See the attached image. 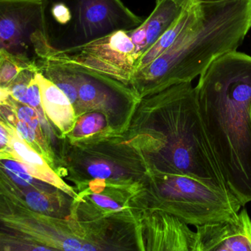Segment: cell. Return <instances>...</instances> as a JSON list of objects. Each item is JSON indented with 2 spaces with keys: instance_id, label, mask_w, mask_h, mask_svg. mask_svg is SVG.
<instances>
[{
  "instance_id": "1",
  "label": "cell",
  "mask_w": 251,
  "mask_h": 251,
  "mask_svg": "<svg viewBox=\"0 0 251 251\" xmlns=\"http://www.w3.org/2000/svg\"><path fill=\"white\" fill-rule=\"evenodd\" d=\"M196 88L202 123L230 193L251 202V56L232 51L213 61Z\"/></svg>"
},
{
  "instance_id": "2",
  "label": "cell",
  "mask_w": 251,
  "mask_h": 251,
  "mask_svg": "<svg viewBox=\"0 0 251 251\" xmlns=\"http://www.w3.org/2000/svg\"><path fill=\"white\" fill-rule=\"evenodd\" d=\"M251 29V0L200 3L195 23L152 62L133 73L130 83L158 93L192 82L219 57L236 50Z\"/></svg>"
},
{
  "instance_id": "3",
  "label": "cell",
  "mask_w": 251,
  "mask_h": 251,
  "mask_svg": "<svg viewBox=\"0 0 251 251\" xmlns=\"http://www.w3.org/2000/svg\"><path fill=\"white\" fill-rule=\"evenodd\" d=\"M158 93L154 99L159 122L156 139L158 171L189 176L231 195L205 133L196 88L188 82Z\"/></svg>"
},
{
  "instance_id": "4",
  "label": "cell",
  "mask_w": 251,
  "mask_h": 251,
  "mask_svg": "<svg viewBox=\"0 0 251 251\" xmlns=\"http://www.w3.org/2000/svg\"><path fill=\"white\" fill-rule=\"evenodd\" d=\"M44 30L54 50L80 48L118 30L140 25L142 17L121 0H41Z\"/></svg>"
},
{
  "instance_id": "5",
  "label": "cell",
  "mask_w": 251,
  "mask_h": 251,
  "mask_svg": "<svg viewBox=\"0 0 251 251\" xmlns=\"http://www.w3.org/2000/svg\"><path fill=\"white\" fill-rule=\"evenodd\" d=\"M0 51L38 72L49 61L41 0H0Z\"/></svg>"
},
{
  "instance_id": "6",
  "label": "cell",
  "mask_w": 251,
  "mask_h": 251,
  "mask_svg": "<svg viewBox=\"0 0 251 251\" xmlns=\"http://www.w3.org/2000/svg\"><path fill=\"white\" fill-rule=\"evenodd\" d=\"M49 61L76 64L127 85L138 58L129 30H121L80 48L55 52Z\"/></svg>"
},
{
  "instance_id": "7",
  "label": "cell",
  "mask_w": 251,
  "mask_h": 251,
  "mask_svg": "<svg viewBox=\"0 0 251 251\" xmlns=\"http://www.w3.org/2000/svg\"><path fill=\"white\" fill-rule=\"evenodd\" d=\"M195 227L196 251H251V218L245 208L230 218Z\"/></svg>"
},
{
  "instance_id": "8",
  "label": "cell",
  "mask_w": 251,
  "mask_h": 251,
  "mask_svg": "<svg viewBox=\"0 0 251 251\" xmlns=\"http://www.w3.org/2000/svg\"><path fill=\"white\" fill-rule=\"evenodd\" d=\"M183 8L173 0H156L151 15L140 25L129 30L138 61L176 21Z\"/></svg>"
},
{
  "instance_id": "9",
  "label": "cell",
  "mask_w": 251,
  "mask_h": 251,
  "mask_svg": "<svg viewBox=\"0 0 251 251\" xmlns=\"http://www.w3.org/2000/svg\"><path fill=\"white\" fill-rule=\"evenodd\" d=\"M8 131L10 135L8 151L14 159L24 163L27 166L30 174L36 178L48 182L72 196L75 195L74 191L52 171L42 155L30 148L29 144L20 136L16 129L9 128Z\"/></svg>"
},
{
  "instance_id": "10",
  "label": "cell",
  "mask_w": 251,
  "mask_h": 251,
  "mask_svg": "<svg viewBox=\"0 0 251 251\" xmlns=\"http://www.w3.org/2000/svg\"><path fill=\"white\" fill-rule=\"evenodd\" d=\"M36 79L45 114L62 133H69L75 126L74 106L65 94L42 73L38 72Z\"/></svg>"
},
{
  "instance_id": "11",
  "label": "cell",
  "mask_w": 251,
  "mask_h": 251,
  "mask_svg": "<svg viewBox=\"0 0 251 251\" xmlns=\"http://www.w3.org/2000/svg\"><path fill=\"white\" fill-rule=\"evenodd\" d=\"M200 3L193 0L183 7V11L176 21L164 32L156 42L139 58L135 67V72L148 64L167 51L177 39L195 23L199 14ZM134 72V73H135Z\"/></svg>"
},
{
  "instance_id": "12",
  "label": "cell",
  "mask_w": 251,
  "mask_h": 251,
  "mask_svg": "<svg viewBox=\"0 0 251 251\" xmlns=\"http://www.w3.org/2000/svg\"><path fill=\"white\" fill-rule=\"evenodd\" d=\"M28 68L21 61L3 51H0V83L1 87L9 86L19 75Z\"/></svg>"
},
{
  "instance_id": "13",
  "label": "cell",
  "mask_w": 251,
  "mask_h": 251,
  "mask_svg": "<svg viewBox=\"0 0 251 251\" xmlns=\"http://www.w3.org/2000/svg\"><path fill=\"white\" fill-rule=\"evenodd\" d=\"M105 125L102 115L92 114L81 117L75 128V134L77 136H88L99 131Z\"/></svg>"
},
{
  "instance_id": "14",
  "label": "cell",
  "mask_w": 251,
  "mask_h": 251,
  "mask_svg": "<svg viewBox=\"0 0 251 251\" xmlns=\"http://www.w3.org/2000/svg\"><path fill=\"white\" fill-rule=\"evenodd\" d=\"M27 105L37 111L40 121L44 120L45 113L42 107V94L40 86L36 79V75L30 80L27 88Z\"/></svg>"
},
{
  "instance_id": "15",
  "label": "cell",
  "mask_w": 251,
  "mask_h": 251,
  "mask_svg": "<svg viewBox=\"0 0 251 251\" xmlns=\"http://www.w3.org/2000/svg\"><path fill=\"white\" fill-rule=\"evenodd\" d=\"M2 165L5 170L15 174L18 177H21L26 183L30 184L33 180V176L29 173L27 166L24 163L17 159L2 160Z\"/></svg>"
},
{
  "instance_id": "16",
  "label": "cell",
  "mask_w": 251,
  "mask_h": 251,
  "mask_svg": "<svg viewBox=\"0 0 251 251\" xmlns=\"http://www.w3.org/2000/svg\"><path fill=\"white\" fill-rule=\"evenodd\" d=\"M27 205L38 211H46L50 208V201L45 194L38 191L29 192L26 195Z\"/></svg>"
},
{
  "instance_id": "17",
  "label": "cell",
  "mask_w": 251,
  "mask_h": 251,
  "mask_svg": "<svg viewBox=\"0 0 251 251\" xmlns=\"http://www.w3.org/2000/svg\"><path fill=\"white\" fill-rule=\"evenodd\" d=\"M16 130L22 138L28 144H37L36 133L27 123L17 120L15 123Z\"/></svg>"
},
{
  "instance_id": "18",
  "label": "cell",
  "mask_w": 251,
  "mask_h": 251,
  "mask_svg": "<svg viewBox=\"0 0 251 251\" xmlns=\"http://www.w3.org/2000/svg\"><path fill=\"white\" fill-rule=\"evenodd\" d=\"M88 172L92 177L95 178L105 179L111 176V167L105 163H94L89 166Z\"/></svg>"
},
{
  "instance_id": "19",
  "label": "cell",
  "mask_w": 251,
  "mask_h": 251,
  "mask_svg": "<svg viewBox=\"0 0 251 251\" xmlns=\"http://www.w3.org/2000/svg\"><path fill=\"white\" fill-rule=\"evenodd\" d=\"M17 113L18 120L27 123V125L30 124L35 118H39V114L34 108L25 104L17 105Z\"/></svg>"
},
{
  "instance_id": "20",
  "label": "cell",
  "mask_w": 251,
  "mask_h": 251,
  "mask_svg": "<svg viewBox=\"0 0 251 251\" xmlns=\"http://www.w3.org/2000/svg\"><path fill=\"white\" fill-rule=\"evenodd\" d=\"M92 199L98 205L102 207V208H110V209L115 210V211H120V210L123 209V207L120 206L115 201L110 199L108 197L94 194V195H92Z\"/></svg>"
},
{
  "instance_id": "21",
  "label": "cell",
  "mask_w": 251,
  "mask_h": 251,
  "mask_svg": "<svg viewBox=\"0 0 251 251\" xmlns=\"http://www.w3.org/2000/svg\"><path fill=\"white\" fill-rule=\"evenodd\" d=\"M63 248L67 251H81L82 245L75 239H67L63 244Z\"/></svg>"
},
{
  "instance_id": "22",
  "label": "cell",
  "mask_w": 251,
  "mask_h": 251,
  "mask_svg": "<svg viewBox=\"0 0 251 251\" xmlns=\"http://www.w3.org/2000/svg\"><path fill=\"white\" fill-rule=\"evenodd\" d=\"M10 135L8 129L5 128L3 123L1 125V131H0V145L1 148L3 150L4 148H6L9 145Z\"/></svg>"
},
{
  "instance_id": "23",
  "label": "cell",
  "mask_w": 251,
  "mask_h": 251,
  "mask_svg": "<svg viewBox=\"0 0 251 251\" xmlns=\"http://www.w3.org/2000/svg\"><path fill=\"white\" fill-rule=\"evenodd\" d=\"M180 6L184 7L189 2V0H173ZM196 3H206V2H217L227 1V0H193Z\"/></svg>"
},
{
  "instance_id": "24",
  "label": "cell",
  "mask_w": 251,
  "mask_h": 251,
  "mask_svg": "<svg viewBox=\"0 0 251 251\" xmlns=\"http://www.w3.org/2000/svg\"><path fill=\"white\" fill-rule=\"evenodd\" d=\"M95 248L91 245H85L82 247L81 251H95Z\"/></svg>"
},
{
  "instance_id": "25",
  "label": "cell",
  "mask_w": 251,
  "mask_h": 251,
  "mask_svg": "<svg viewBox=\"0 0 251 251\" xmlns=\"http://www.w3.org/2000/svg\"><path fill=\"white\" fill-rule=\"evenodd\" d=\"M48 248H35L34 251H47Z\"/></svg>"
}]
</instances>
